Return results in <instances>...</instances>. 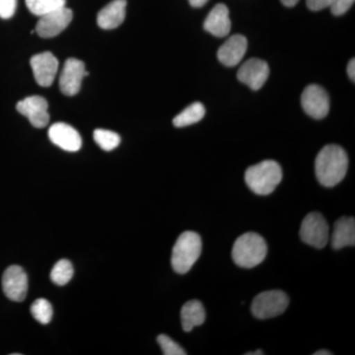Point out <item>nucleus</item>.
Here are the masks:
<instances>
[{
	"mask_svg": "<svg viewBox=\"0 0 355 355\" xmlns=\"http://www.w3.org/2000/svg\"><path fill=\"white\" fill-rule=\"evenodd\" d=\"M73 277V266L69 260L58 261L51 272V279L57 286H64Z\"/></svg>",
	"mask_w": 355,
	"mask_h": 355,
	"instance_id": "22",
	"label": "nucleus"
},
{
	"mask_svg": "<svg viewBox=\"0 0 355 355\" xmlns=\"http://www.w3.org/2000/svg\"><path fill=\"white\" fill-rule=\"evenodd\" d=\"M263 355V352L261 350H257L254 352H247L246 355Z\"/></svg>",
	"mask_w": 355,
	"mask_h": 355,
	"instance_id": "33",
	"label": "nucleus"
},
{
	"mask_svg": "<svg viewBox=\"0 0 355 355\" xmlns=\"http://www.w3.org/2000/svg\"><path fill=\"white\" fill-rule=\"evenodd\" d=\"M53 307L46 299L40 298L34 301L31 306L32 316L39 322V323L46 324L50 323L53 318Z\"/></svg>",
	"mask_w": 355,
	"mask_h": 355,
	"instance_id": "24",
	"label": "nucleus"
},
{
	"mask_svg": "<svg viewBox=\"0 0 355 355\" xmlns=\"http://www.w3.org/2000/svg\"><path fill=\"white\" fill-rule=\"evenodd\" d=\"M30 64L37 83L42 87H50L57 76L58 58L50 51H44L32 57Z\"/></svg>",
	"mask_w": 355,
	"mask_h": 355,
	"instance_id": "13",
	"label": "nucleus"
},
{
	"mask_svg": "<svg viewBox=\"0 0 355 355\" xmlns=\"http://www.w3.org/2000/svg\"><path fill=\"white\" fill-rule=\"evenodd\" d=\"M349 168V157L343 147L330 144L320 151L315 161V172L319 183L335 187L343 181Z\"/></svg>",
	"mask_w": 355,
	"mask_h": 355,
	"instance_id": "1",
	"label": "nucleus"
},
{
	"mask_svg": "<svg viewBox=\"0 0 355 355\" xmlns=\"http://www.w3.org/2000/svg\"><path fill=\"white\" fill-rule=\"evenodd\" d=\"M202 238L198 233L186 231L178 238L173 248L171 263L173 270L184 275L193 268L202 254Z\"/></svg>",
	"mask_w": 355,
	"mask_h": 355,
	"instance_id": "4",
	"label": "nucleus"
},
{
	"mask_svg": "<svg viewBox=\"0 0 355 355\" xmlns=\"http://www.w3.org/2000/svg\"><path fill=\"white\" fill-rule=\"evenodd\" d=\"M306 2L310 10L320 11L333 6L335 0H307Z\"/></svg>",
	"mask_w": 355,
	"mask_h": 355,
	"instance_id": "28",
	"label": "nucleus"
},
{
	"mask_svg": "<svg viewBox=\"0 0 355 355\" xmlns=\"http://www.w3.org/2000/svg\"><path fill=\"white\" fill-rule=\"evenodd\" d=\"M2 288L7 298L22 302L28 291L27 273L19 266H9L2 277Z\"/></svg>",
	"mask_w": 355,
	"mask_h": 355,
	"instance_id": "11",
	"label": "nucleus"
},
{
	"mask_svg": "<svg viewBox=\"0 0 355 355\" xmlns=\"http://www.w3.org/2000/svg\"><path fill=\"white\" fill-rule=\"evenodd\" d=\"M300 237L306 244L323 249L330 239V228L326 218L319 212H311L301 224Z\"/></svg>",
	"mask_w": 355,
	"mask_h": 355,
	"instance_id": "6",
	"label": "nucleus"
},
{
	"mask_svg": "<svg viewBox=\"0 0 355 355\" xmlns=\"http://www.w3.org/2000/svg\"><path fill=\"white\" fill-rule=\"evenodd\" d=\"M205 321V310L202 302L191 300L184 303L181 310V322L183 330L189 333L195 327L200 326Z\"/></svg>",
	"mask_w": 355,
	"mask_h": 355,
	"instance_id": "19",
	"label": "nucleus"
},
{
	"mask_svg": "<svg viewBox=\"0 0 355 355\" xmlns=\"http://www.w3.org/2000/svg\"><path fill=\"white\" fill-rule=\"evenodd\" d=\"M207 1H209V0H189L191 6L195 7V8H200V7L205 6Z\"/></svg>",
	"mask_w": 355,
	"mask_h": 355,
	"instance_id": "30",
	"label": "nucleus"
},
{
	"mask_svg": "<svg viewBox=\"0 0 355 355\" xmlns=\"http://www.w3.org/2000/svg\"><path fill=\"white\" fill-rule=\"evenodd\" d=\"M25 1L28 9L39 17L67 6V0H25Z\"/></svg>",
	"mask_w": 355,
	"mask_h": 355,
	"instance_id": "21",
	"label": "nucleus"
},
{
	"mask_svg": "<svg viewBox=\"0 0 355 355\" xmlns=\"http://www.w3.org/2000/svg\"><path fill=\"white\" fill-rule=\"evenodd\" d=\"M88 76L85 64L77 58H71L65 62L60 76V88L65 96H76L80 91L84 77Z\"/></svg>",
	"mask_w": 355,
	"mask_h": 355,
	"instance_id": "9",
	"label": "nucleus"
},
{
	"mask_svg": "<svg viewBox=\"0 0 355 355\" xmlns=\"http://www.w3.org/2000/svg\"><path fill=\"white\" fill-rule=\"evenodd\" d=\"M205 114V108L202 103L197 102L190 105L181 114L173 120V125L176 128L189 127L202 121Z\"/></svg>",
	"mask_w": 355,
	"mask_h": 355,
	"instance_id": "20",
	"label": "nucleus"
},
{
	"mask_svg": "<svg viewBox=\"0 0 355 355\" xmlns=\"http://www.w3.org/2000/svg\"><path fill=\"white\" fill-rule=\"evenodd\" d=\"M270 76V67L265 60L260 58H250L238 70L239 81L246 84L252 90H259L265 85Z\"/></svg>",
	"mask_w": 355,
	"mask_h": 355,
	"instance_id": "12",
	"label": "nucleus"
},
{
	"mask_svg": "<svg viewBox=\"0 0 355 355\" xmlns=\"http://www.w3.org/2000/svg\"><path fill=\"white\" fill-rule=\"evenodd\" d=\"M248 49L246 37L243 35H233L225 42L217 53L219 62L225 67H236L241 62Z\"/></svg>",
	"mask_w": 355,
	"mask_h": 355,
	"instance_id": "15",
	"label": "nucleus"
},
{
	"mask_svg": "<svg viewBox=\"0 0 355 355\" xmlns=\"http://www.w3.org/2000/svg\"><path fill=\"white\" fill-rule=\"evenodd\" d=\"M282 4L287 7H293L298 3L299 0H282Z\"/></svg>",
	"mask_w": 355,
	"mask_h": 355,
	"instance_id": "31",
	"label": "nucleus"
},
{
	"mask_svg": "<svg viewBox=\"0 0 355 355\" xmlns=\"http://www.w3.org/2000/svg\"><path fill=\"white\" fill-rule=\"evenodd\" d=\"M289 299L286 292L270 291L261 292L252 302V313L257 319L266 320L282 315L288 307Z\"/></svg>",
	"mask_w": 355,
	"mask_h": 355,
	"instance_id": "5",
	"label": "nucleus"
},
{
	"mask_svg": "<svg viewBox=\"0 0 355 355\" xmlns=\"http://www.w3.org/2000/svg\"><path fill=\"white\" fill-rule=\"evenodd\" d=\"M157 343L164 355H186L183 347H180L171 338L166 335L158 336Z\"/></svg>",
	"mask_w": 355,
	"mask_h": 355,
	"instance_id": "25",
	"label": "nucleus"
},
{
	"mask_svg": "<svg viewBox=\"0 0 355 355\" xmlns=\"http://www.w3.org/2000/svg\"><path fill=\"white\" fill-rule=\"evenodd\" d=\"M331 247L335 250L355 245V219L354 217H340L334 225Z\"/></svg>",
	"mask_w": 355,
	"mask_h": 355,
	"instance_id": "18",
	"label": "nucleus"
},
{
	"mask_svg": "<svg viewBox=\"0 0 355 355\" xmlns=\"http://www.w3.org/2000/svg\"><path fill=\"white\" fill-rule=\"evenodd\" d=\"M49 137L55 146L69 153H76L83 146L78 132L64 123H57L49 130Z\"/></svg>",
	"mask_w": 355,
	"mask_h": 355,
	"instance_id": "14",
	"label": "nucleus"
},
{
	"mask_svg": "<svg viewBox=\"0 0 355 355\" xmlns=\"http://www.w3.org/2000/svg\"><path fill=\"white\" fill-rule=\"evenodd\" d=\"M268 245L261 235L245 233L236 240L232 249V259L236 265L244 268H254L265 261Z\"/></svg>",
	"mask_w": 355,
	"mask_h": 355,
	"instance_id": "3",
	"label": "nucleus"
},
{
	"mask_svg": "<svg viewBox=\"0 0 355 355\" xmlns=\"http://www.w3.org/2000/svg\"><path fill=\"white\" fill-rule=\"evenodd\" d=\"M17 7V0H0V18L9 19L12 17Z\"/></svg>",
	"mask_w": 355,
	"mask_h": 355,
	"instance_id": "26",
	"label": "nucleus"
},
{
	"mask_svg": "<svg viewBox=\"0 0 355 355\" xmlns=\"http://www.w3.org/2000/svg\"><path fill=\"white\" fill-rule=\"evenodd\" d=\"M354 3V0H335L333 6H331V13L336 16L343 15L349 10Z\"/></svg>",
	"mask_w": 355,
	"mask_h": 355,
	"instance_id": "27",
	"label": "nucleus"
},
{
	"mask_svg": "<svg viewBox=\"0 0 355 355\" xmlns=\"http://www.w3.org/2000/svg\"><path fill=\"white\" fill-rule=\"evenodd\" d=\"M127 0H113L104 7L97 16V23L105 30L116 29L123 24L125 18Z\"/></svg>",
	"mask_w": 355,
	"mask_h": 355,
	"instance_id": "17",
	"label": "nucleus"
},
{
	"mask_svg": "<svg viewBox=\"0 0 355 355\" xmlns=\"http://www.w3.org/2000/svg\"><path fill=\"white\" fill-rule=\"evenodd\" d=\"M331 352L329 350H319V352H315L314 355H331Z\"/></svg>",
	"mask_w": 355,
	"mask_h": 355,
	"instance_id": "32",
	"label": "nucleus"
},
{
	"mask_svg": "<svg viewBox=\"0 0 355 355\" xmlns=\"http://www.w3.org/2000/svg\"><path fill=\"white\" fill-rule=\"evenodd\" d=\"M347 73H349V78L352 79V81L355 80V60L352 58L350 60L349 65H347Z\"/></svg>",
	"mask_w": 355,
	"mask_h": 355,
	"instance_id": "29",
	"label": "nucleus"
},
{
	"mask_svg": "<svg viewBox=\"0 0 355 355\" xmlns=\"http://www.w3.org/2000/svg\"><path fill=\"white\" fill-rule=\"evenodd\" d=\"M72 18L73 13L71 9L67 8V6L55 9L40 17L35 32H37L42 38H53L67 29Z\"/></svg>",
	"mask_w": 355,
	"mask_h": 355,
	"instance_id": "7",
	"label": "nucleus"
},
{
	"mask_svg": "<svg viewBox=\"0 0 355 355\" xmlns=\"http://www.w3.org/2000/svg\"><path fill=\"white\" fill-rule=\"evenodd\" d=\"M282 180V167L277 161L265 160L248 168L245 181L257 195L268 196L275 190Z\"/></svg>",
	"mask_w": 355,
	"mask_h": 355,
	"instance_id": "2",
	"label": "nucleus"
},
{
	"mask_svg": "<svg viewBox=\"0 0 355 355\" xmlns=\"http://www.w3.org/2000/svg\"><path fill=\"white\" fill-rule=\"evenodd\" d=\"M96 144L103 150L112 151L116 148L121 144V137L118 133L107 130H96L93 133Z\"/></svg>",
	"mask_w": 355,
	"mask_h": 355,
	"instance_id": "23",
	"label": "nucleus"
},
{
	"mask_svg": "<svg viewBox=\"0 0 355 355\" xmlns=\"http://www.w3.org/2000/svg\"><path fill=\"white\" fill-rule=\"evenodd\" d=\"M203 28L205 31L217 38H224L227 36L231 30L228 7L222 3L214 6L203 23Z\"/></svg>",
	"mask_w": 355,
	"mask_h": 355,
	"instance_id": "16",
	"label": "nucleus"
},
{
	"mask_svg": "<svg viewBox=\"0 0 355 355\" xmlns=\"http://www.w3.org/2000/svg\"><path fill=\"white\" fill-rule=\"evenodd\" d=\"M301 104L305 113L316 120H322L330 111L328 93L316 84H312L304 89L301 96Z\"/></svg>",
	"mask_w": 355,
	"mask_h": 355,
	"instance_id": "8",
	"label": "nucleus"
},
{
	"mask_svg": "<svg viewBox=\"0 0 355 355\" xmlns=\"http://www.w3.org/2000/svg\"><path fill=\"white\" fill-rule=\"evenodd\" d=\"M16 109L21 114L28 118L35 128L46 127L50 121L48 102L41 96H30L21 100L16 105Z\"/></svg>",
	"mask_w": 355,
	"mask_h": 355,
	"instance_id": "10",
	"label": "nucleus"
}]
</instances>
